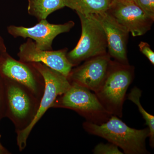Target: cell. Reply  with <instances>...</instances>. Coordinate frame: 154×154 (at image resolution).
Wrapping results in <instances>:
<instances>
[{
	"label": "cell",
	"mask_w": 154,
	"mask_h": 154,
	"mask_svg": "<svg viewBox=\"0 0 154 154\" xmlns=\"http://www.w3.org/2000/svg\"><path fill=\"white\" fill-rule=\"evenodd\" d=\"M83 126L88 133L105 139L122 149L125 154L149 153L146 146V139L149 136L148 127L140 130L131 128L114 115L102 124L86 121Z\"/></svg>",
	"instance_id": "cell-1"
},
{
	"label": "cell",
	"mask_w": 154,
	"mask_h": 154,
	"mask_svg": "<svg viewBox=\"0 0 154 154\" xmlns=\"http://www.w3.org/2000/svg\"><path fill=\"white\" fill-rule=\"evenodd\" d=\"M134 69L129 65L112 61L103 83L95 95L111 115L121 117L127 91L134 78Z\"/></svg>",
	"instance_id": "cell-2"
},
{
	"label": "cell",
	"mask_w": 154,
	"mask_h": 154,
	"mask_svg": "<svg viewBox=\"0 0 154 154\" xmlns=\"http://www.w3.org/2000/svg\"><path fill=\"white\" fill-rule=\"evenodd\" d=\"M4 78L5 81L7 113L17 133L27 128L33 121L38 111L40 99L26 86Z\"/></svg>",
	"instance_id": "cell-3"
},
{
	"label": "cell",
	"mask_w": 154,
	"mask_h": 154,
	"mask_svg": "<svg viewBox=\"0 0 154 154\" xmlns=\"http://www.w3.org/2000/svg\"><path fill=\"white\" fill-rule=\"evenodd\" d=\"M82 25V35L78 44L66 57L73 66L91 58L107 54V44L105 31L93 14L77 13Z\"/></svg>",
	"instance_id": "cell-4"
},
{
	"label": "cell",
	"mask_w": 154,
	"mask_h": 154,
	"mask_svg": "<svg viewBox=\"0 0 154 154\" xmlns=\"http://www.w3.org/2000/svg\"><path fill=\"white\" fill-rule=\"evenodd\" d=\"M70 84L69 90L58 96L51 107L74 110L87 121L96 124H102L109 119L112 115L105 110L95 94L77 84Z\"/></svg>",
	"instance_id": "cell-5"
},
{
	"label": "cell",
	"mask_w": 154,
	"mask_h": 154,
	"mask_svg": "<svg viewBox=\"0 0 154 154\" xmlns=\"http://www.w3.org/2000/svg\"><path fill=\"white\" fill-rule=\"evenodd\" d=\"M31 63L44 78L45 87L38 111L33 121L27 128L17 133V145L21 152L26 147L28 137L34 126L48 109L51 107L58 96L66 93L71 86L67 78L59 72L50 68L41 63Z\"/></svg>",
	"instance_id": "cell-6"
},
{
	"label": "cell",
	"mask_w": 154,
	"mask_h": 154,
	"mask_svg": "<svg viewBox=\"0 0 154 154\" xmlns=\"http://www.w3.org/2000/svg\"><path fill=\"white\" fill-rule=\"evenodd\" d=\"M0 74L28 87L41 100L45 87L44 78L31 63L17 60L6 52L0 58Z\"/></svg>",
	"instance_id": "cell-7"
},
{
	"label": "cell",
	"mask_w": 154,
	"mask_h": 154,
	"mask_svg": "<svg viewBox=\"0 0 154 154\" xmlns=\"http://www.w3.org/2000/svg\"><path fill=\"white\" fill-rule=\"evenodd\" d=\"M32 27L11 25L7 28L8 32L14 38L21 37L34 40L36 47L45 51L52 50L54 39L61 33H66L75 26L74 22L69 21L63 24H53L46 19L38 21Z\"/></svg>",
	"instance_id": "cell-8"
},
{
	"label": "cell",
	"mask_w": 154,
	"mask_h": 154,
	"mask_svg": "<svg viewBox=\"0 0 154 154\" xmlns=\"http://www.w3.org/2000/svg\"><path fill=\"white\" fill-rule=\"evenodd\" d=\"M107 11L134 37L146 33L154 22L134 1L111 0Z\"/></svg>",
	"instance_id": "cell-9"
},
{
	"label": "cell",
	"mask_w": 154,
	"mask_h": 154,
	"mask_svg": "<svg viewBox=\"0 0 154 154\" xmlns=\"http://www.w3.org/2000/svg\"><path fill=\"white\" fill-rule=\"evenodd\" d=\"M67 51L66 48L57 51L42 50L36 47L32 39L28 38L19 47L18 56L19 60L23 62L44 64L67 78L73 67L67 58Z\"/></svg>",
	"instance_id": "cell-10"
},
{
	"label": "cell",
	"mask_w": 154,
	"mask_h": 154,
	"mask_svg": "<svg viewBox=\"0 0 154 154\" xmlns=\"http://www.w3.org/2000/svg\"><path fill=\"white\" fill-rule=\"evenodd\" d=\"M111 62L107 53L91 58L82 65L72 69L67 79L70 83H75L96 93L106 78Z\"/></svg>",
	"instance_id": "cell-11"
},
{
	"label": "cell",
	"mask_w": 154,
	"mask_h": 154,
	"mask_svg": "<svg viewBox=\"0 0 154 154\" xmlns=\"http://www.w3.org/2000/svg\"><path fill=\"white\" fill-rule=\"evenodd\" d=\"M102 25L107 39L108 54L116 61L128 64L127 43L129 32L108 12L93 14Z\"/></svg>",
	"instance_id": "cell-12"
},
{
	"label": "cell",
	"mask_w": 154,
	"mask_h": 154,
	"mask_svg": "<svg viewBox=\"0 0 154 154\" xmlns=\"http://www.w3.org/2000/svg\"><path fill=\"white\" fill-rule=\"evenodd\" d=\"M64 7L63 0H28V12L39 21Z\"/></svg>",
	"instance_id": "cell-13"
},
{
	"label": "cell",
	"mask_w": 154,
	"mask_h": 154,
	"mask_svg": "<svg viewBox=\"0 0 154 154\" xmlns=\"http://www.w3.org/2000/svg\"><path fill=\"white\" fill-rule=\"evenodd\" d=\"M65 7L76 13L91 15L107 11L111 0H63Z\"/></svg>",
	"instance_id": "cell-14"
},
{
	"label": "cell",
	"mask_w": 154,
	"mask_h": 154,
	"mask_svg": "<svg viewBox=\"0 0 154 154\" xmlns=\"http://www.w3.org/2000/svg\"><path fill=\"white\" fill-rule=\"evenodd\" d=\"M142 96V91L137 87H134L128 96V99L137 105L140 112L141 113L150 131V145L152 148L154 146V116L147 113L141 105L140 98Z\"/></svg>",
	"instance_id": "cell-15"
},
{
	"label": "cell",
	"mask_w": 154,
	"mask_h": 154,
	"mask_svg": "<svg viewBox=\"0 0 154 154\" xmlns=\"http://www.w3.org/2000/svg\"><path fill=\"white\" fill-rule=\"evenodd\" d=\"M94 154H123L118 147L110 143H99L95 147L93 150Z\"/></svg>",
	"instance_id": "cell-16"
},
{
	"label": "cell",
	"mask_w": 154,
	"mask_h": 154,
	"mask_svg": "<svg viewBox=\"0 0 154 154\" xmlns=\"http://www.w3.org/2000/svg\"><path fill=\"white\" fill-rule=\"evenodd\" d=\"M137 5L150 19L154 20V0H134Z\"/></svg>",
	"instance_id": "cell-17"
},
{
	"label": "cell",
	"mask_w": 154,
	"mask_h": 154,
	"mask_svg": "<svg viewBox=\"0 0 154 154\" xmlns=\"http://www.w3.org/2000/svg\"><path fill=\"white\" fill-rule=\"evenodd\" d=\"M140 50L152 64H154V52L150 47L149 45L147 42H141L139 44Z\"/></svg>",
	"instance_id": "cell-18"
},
{
	"label": "cell",
	"mask_w": 154,
	"mask_h": 154,
	"mask_svg": "<svg viewBox=\"0 0 154 154\" xmlns=\"http://www.w3.org/2000/svg\"><path fill=\"white\" fill-rule=\"evenodd\" d=\"M6 52V48L4 40L0 36V58Z\"/></svg>",
	"instance_id": "cell-19"
},
{
	"label": "cell",
	"mask_w": 154,
	"mask_h": 154,
	"mask_svg": "<svg viewBox=\"0 0 154 154\" xmlns=\"http://www.w3.org/2000/svg\"><path fill=\"white\" fill-rule=\"evenodd\" d=\"M8 151L5 149L2 145H0V154H9Z\"/></svg>",
	"instance_id": "cell-20"
},
{
	"label": "cell",
	"mask_w": 154,
	"mask_h": 154,
	"mask_svg": "<svg viewBox=\"0 0 154 154\" xmlns=\"http://www.w3.org/2000/svg\"><path fill=\"white\" fill-rule=\"evenodd\" d=\"M1 94H0V105H1Z\"/></svg>",
	"instance_id": "cell-21"
},
{
	"label": "cell",
	"mask_w": 154,
	"mask_h": 154,
	"mask_svg": "<svg viewBox=\"0 0 154 154\" xmlns=\"http://www.w3.org/2000/svg\"><path fill=\"white\" fill-rule=\"evenodd\" d=\"M1 135H0V139H1ZM0 145H2V144H1V141H0Z\"/></svg>",
	"instance_id": "cell-22"
},
{
	"label": "cell",
	"mask_w": 154,
	"mask_h": 154,
	"mask_svg": "<svg viewBox=\"0 0 154 154\" xmlns=\"http://www.w3.org/2000/svg\"><path fill=\"white\" fill-rule=\"evenodd\" d=\"M126 1H134V0H126Z\"/></svg>",
	"instance_id": "cell-23"
}]
</instances>
